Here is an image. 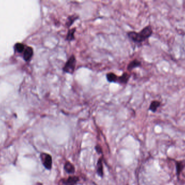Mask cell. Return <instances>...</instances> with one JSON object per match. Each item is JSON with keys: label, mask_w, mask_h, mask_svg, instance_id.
<instances>
[{"label": "cell", "mask_w": 185, "mask_h": 185, "mask_svg": "<svg viewBox=\"0 0 185 185\" xmlns=\"http://www.w3.org/2000/svg\"><path fill=\"white\" fill-rule=\"evenodd\" d=\"M153 29L151 25H148L143 28L140 32H137L132 31L128 32L127 35L131 40L136 43H141L147 39L152 36Z\"/></svg>", "instance_id": "1"}, {"label": "cell", "mask_w": 185, "mask_h": 185, "mask_svg": "<svg viewBox=\"0 0 185 185\" xmlns=\"http://www.w3.org/2000/svg\"><path fill=\"white\" fill-rule=\"evenodd\" d=\"M64 169L68 174H74L75 171V167L74 166V165L69 161H67L65 163Z\"/></svg>", "instance_id": "8"}, {"label": "cell", "mask_w": 185, "mask_h": 185, "mask_svg": "<svg viewBox=\"0 0 185 185\" xmlns=\"http://www.w3.org/2000/svg\"><path fill=\"white\" fill-rule=\"evenodd\" d=\"M131 77V75L127 72H124L123 75L120 77H118V82L119 83L121 84H126L129 81V79Z\"/></svg>", "instance_id": "10"}, {"label": "cell", "mask_w": 185, "mask_h": 185, "mask_svg": "<svg viewBox=\"0 0 185 185\" xmlns=\"http://www.w3.org/2000/svg\"><path fill=\"white\" fill-rule=\"evenodd\" d=\"M76 28H73L68 31L66 38V40L68 41H72L75 40V38L74 36V33L76 32Z\"/></svg>", "instance_id": "14"}, {"label": "cell", "mask_w": 185, "mask_h": 185, "mask_svg": "<svg viewBox=\"0 0 185 185\" xmlns=\"http://www.w3.org/2000/svg\"><path fill=\"white\" fill-rule=\"evenodd\" d=\"M160 105L161 103L158 101H153L150 104L149 110L151 111L153 113H155Z\"/></svg>", "instance_id": "13"}, {"label": "cell", "mask_w": 185, "mask_h": 185, "mask_svg": "<svg viewBox=\"0 0 185 185\" xmlns=\"http://www.w3.org/2000/svg\"><path fill=\"white\" fill-rule=\"evenodd\" d=\"M16 50L19 53L22 52L25 50V46L22 43H18L16 44L15 46Z\"/></svg>", "instance_id": "15"}, {"label": "cell", "mask_w": 185, "mask_h": 185, "mask_svg": "<svg viewBox=\"0 0 185 185\" xmlns=\"http://www.w3.org/2000/svg\"><path fill=\"white\" fill-rule=\"evenodd\" d=\"M76 59L74 55H71L63 68V71L65 73L72 75L76 67Z\"/></svg>", "instance_id": "2"}, {"label": "cell", "mask_w": 185, "mask_h": 185, "mask_svg": "<svg viewBox=\"0 0 185 185\" xmlns=\"http://www.w3.org/2000/svg\"><path fill=\"white\" fill-rule=\"evenodd\" d=\"M79 181V178L78 176H69L66 179L63 180V183L65 185H76Z\"/></svg>", "instance_id": "5"}, {"label": "cell", "mask_w": 185, "mask_h": 185, "mask_svg": "<svg viewBox=\"0 0 185 185\" xmlns=\"http://www.w3.org/2000/svg\"><path fill=\"white\" fill-rule=\"evenodd\" d=\"M141 66V62L138 60V59H134L129 63L127 66V69L129 71H131L135 68L140 67Z\"/></svg>", "instance_id": "11"}, {"label": "cell", "mask_w": 185, "mask_h": 185, "mask_svg": "<svg viewBox=\"0 0 185 185\" xmlns=\"http://www.w3.org/2000/svg\"><path fill=\"white\" fill-rule=\"evenodd\" d=\"M106 78L109 83H117L118 80V77L113 72L108 73L106 75Z\"/></svg>", "instance_id": "12"}, {"label": "cell", "mask_w": 185, "mask_h": 185, "mask_svg": "<svg viewBox=\"0 0 185 185\" xmlns=\"http://www.w3.org/2000/svg\"><path fill=\"white\" fill-rule=\"evenodd\" d=\"M176 175L179 178L185 168V160L175 161Z\"/></svg>", "instance_id": "4"}, {"label": "cell", "mask_w": 185, "mask_h": 185, "mask_svg": "<svg viewBox=\"0 0 185 185\" xmlns=\"http://www.w3.org/2000/svg\"></svg>", "instance_id": "17"}, {"label": "cell", "mask_w": 185, "mask_h": 185, "mask_svg": "<svg viewBox=\"0 0 185 185\" xmlns=\"http://www.w3.org/2000/svg\"><path fill=\"white\" fill-rule=\"evenodd\" d=\"M103 158L99 159L96 165V173L99 176L103 177Z\"/></svg>", "instance_id": "7"}, {"label": "cell", "mask_w": 185, "mask_h": 185, "mask_svg": "<svg viewBox=\"0 0 185 185\" xmlns=\"http://www.w3.org/2000/svg\"><path fill=\"white\" fill-rule=\"evenodd\" d=\"M78 15L76 14H73V15H71L70 16H69L67 18V21H66V23L65 24L66 27L67 28H69L72 26V25L73 24L74 22L78 19Z\"/></svg>", "instance_id": "9"}, {"label": "cell", "mask_w": 185, "mask_h": 185, "mask_svg": "<svg viewBox=\"0 0 185 185\" xmlns=\"http://www.w3.org/2000/svg\"><path fill=\"white\" fill-rule=\"evenodd\" d=\"M40 159L43 166L47 170H50L52 168L53 159L49 154L42 153L40 154Z\"/></svg>", "instance_id": "3"}, {"label": "cell", "mask_w": 185, "mask_h": 185, "mask_svg": "<svg viewBox=\"0 0 185 185\" xmlns=\"http://www.w3.org/2000/svg\"><path fill=\"white\" fill-rule=\"evenodd\" d=\"M33 56V49L31 47H27L24 51L23 58L26 61H29Z\"/></svg>", "instance_id": "6"}, {"label": "cell", "mask_w": 185, "mask_h": 185, "mask_svg": "<svg viewBox=\"0 0 185 185\" xmlns=\"http://www.w3.org/2000/svg\"><path fill=\"white\" fill-rule=\"evenodd\" d=\"M95 150H96V152L98 154H101L103 152L102 148L100 145H96V147H95Z\"/></svg>", "instance_id": "16"}]
</instances>
